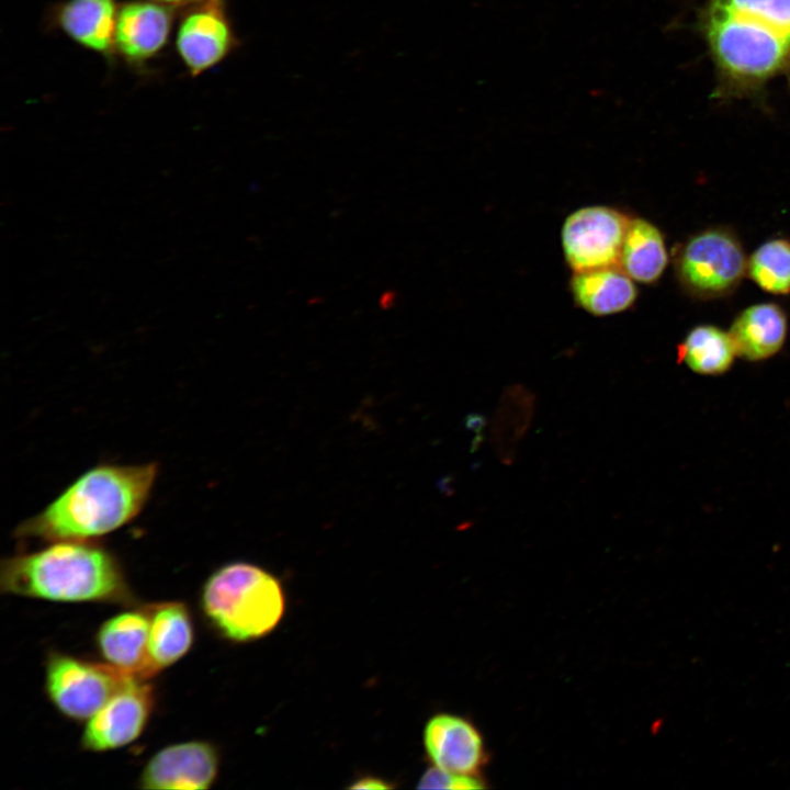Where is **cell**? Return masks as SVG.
Segmentation results:
<instances>
[{
  "mask_svg": "<svg viewBox=\"0 0 790 790\" xmlns=\"http://www.w3.org/2000/svg\"><path fill=\"white\" fill-rule=\"evenodd\" d=\"M747 256L730 228L702 229L678 245L673 253L676 281L682 292L699 301L734 293L747 275Z\"/></svg>",
  "mask_w": 790,
  "mask_h": 790,
  "instance_id": "5",
  "label": "cell"
},
{
  "mask_svg": "<svg viewBox=\"0 0 790 790\" xmlns=\"http://www.w3.org/2000/svg\"><path fill=\"white\" fill-rule=\"evenodd\" d=\"M747 276L764 292L790 294V239L771 238L747 258Z\"/></svg>",
  "mask_w": 790,
  "mask_h": 790,
  "instance_id": "21",
  "label": "cell"
},
{
  "mask_svg": "<svg viewBox=\"0 0 790 790\" xmlns=\"http://www.w3.org/2000/svg\"><path fill=\"white\" fill-rule=\"evenodd\" d=\"M737 352L729 330L715 325L692 327L677 346V360L691 372L719 376L731 370Z\"/></svg>",
  "mask_w": 790,
  "mask_h": 790,
  "instance_id": "19",
  "label": "cell"
},
{
  "mask_svg": "<svg viewBox=\"0 0 790 790\" xmlns=\"http://www.w3.org/2000/svg\"><path fill=\"white\" fill-rule=\"evenodd\" d=\"M393 786L387 785L384 780L373 777L359 779L350 786L351 789H390Z\"/></svg>",
  "mask_w": 790,
  "mask_h": 790,
  "instance_id": "23",
  "label": "cell"
},
{
  "mask_svg": "<svg viewBox=\"0 0 790 790\" xmlns=\"http://www.w3.org/2000/svg\"><path fill=\"white\" fill-rule=\"evenodd\" d=\"M119 5L116 0H64L49 9L47 19L76 44L112 61Z\"/></svg>",
  "mask_w": 790,
  "mask_h": 790,
  "instance_id": "14",
  "label": "cell"
},
{
  "mask_svg": "<svg viewBox=\"0 0 790 790\" xmlns=\"http://www.w3.org/2000/svg\"><path fill=\"white\" fill-rule=\"evenodd\" d=\"M159 465L98 464L78 476L42 511L22 521L18 539L95 542L132 522L146 506Z\"/></svg>",
  "mask_w": 790,
  "mask_h": 790,
  "instance_id": "1",
  "label": "cell"
},
{
  "mask_svg": "<svg viewBox=\"0 0 790 790\" xmlns=\"http://www.w3.org/2000/svg\"><path fill=\"white\" fill-rule=\"evenodd\" d=\"M155 703V689L148 680L128 681L87 721L81 748L101 753L133 743L146 729Z\"/></svg>",
  "mask_w": 790,
  "mask_h": 790,
  "instance_id": "9",
  "label": "cell"
},
{
  "mask_svg": "<svg viewBox=\"0 0 790 790\" xmlns=\"http://www.w3.org/2000/svg\"><path fill=\"white\" fill-rule=\"evenodd\" d=\"M703 33L718 69L741 86L790 65V0H709Z\"/></svg>",
  "mask_w": 790,
  "mask_h": 790,
  "instance_id": "3",
  "label": "cell"
},
{
  "mask_svg": "<svg viewBox=\"0 0 790 790\" xmlns=\"http://www.w3.org/2000/svg\"><path fill=\"white\" fill-rule=\"evenodd\" d=\"M569 291L579 308L598 317L625 312L637 300L635 282L619 266L573 272Z\"/></svg>",
  "mask_w": 790,
  "mask_h": 790,
  "instance_id": "16",
  "label": "cell"
},
{
  "mask_svg": "<svg viewBox=\"0 0 790 790\" xmlns=\"http://www.w3.org/2000/svg\"><path fill=\"white\" fill-rule=\"evenodd\" d=\"M147 606L117 613L104 621L95 634L97 648L105 663L142 680L154 677L148 653Z\"/></svg>",
  "mask_w": 790,
  "mask_h": 790,
  "instance_id": "13",
  "label": "cell"
},
{
  "mask_svg": "<svg viewBox=\"0 0 790 790\" xmlns=\"http://www.w3.org/2000/svg\"><path fill=\"white\" fill-rule=\"evenodd\" d=\"M135 678L108 663L50 652L45 662V691L58 712L88 721L121 688Z\"/></svg>",
  "mask_w": 790,
  "mask_h": 790,
  "instance_id": "6",
  "label": "cell"
},
{
  "mask_svg": "<svg viewBox=\"0 0 790 790\" xmlns=\"http://www.w3.org/2000/svg\"><path fill=\"white\" fill-rule=\"evenodd\" d=\"M173 8H185L204 0H153Z\"/></svg>",
  "mask_w": 790,
  "mask_h": 790,
  "instance_id": "24",
  "label": "cell"
},
{
  "mask_svg": "<svg viewBox=\"0 0 790 790\" xmlns=\"http://www.w3.org/2000/svg\"><path fill=\"white\" fill-rule=\"evenodd\" d=\"M219 755L210 742L193 740L156 752L143 767L137 787L147 790H205L218 775Z\"/></svg>",
  "mask_w": 790,
  "mask_h": 790,
  "instance_id": "10",
  "label": "cell"
},
{
  "mask_svg": "<svg viewBox=\"0 0 790 790\" xmlns=\"http://www.w3.org/2000/svg\"><path fill=\"white\" fill-rule=\"evenodd\" d=\"M1 591L55 602L134 606L122 564L97 542L55 541L7 557L0 568Z\"/></svg>",
  "mask_w": 790,
  "mask_h": 790,
  "instance_id": "2",
  "label": "cell"
},
{
  "mask_svg": "<svg viewBox=\"0 0 790 790\" xmlns=\"http://www.w3.org/2000/svg\"><path fill=\"white\" fill-rule=\"evenodd\" d=\"M417 788L472 790L482 789L484 785L476 776L454 774L432 766L424 772Z\"/></svg>",
  "mask_w": 790,
  "mask_h": 790,
  "instance_id": "22",
  "label": "cell"
},
{
  "mask_svg": "<svg viewBox=\"0 0 790 790\" xmlns=\"http://www.w3.org/2000/svg\"><path fill=\"white\" fill-rule=\"evenodd\" d=\"M174 9L153 0L120 3L114 31L115 56L136 69L158 57L168 45Z\"/></svg>",
  "mask_w": 790,
  "mask_h": 790,
  "instance_id": "11",
  "label": "cell"
},
{
  "mask_svg": "<svg viewBox=\"0 0 790 790\" xmlns=\"http://www.w3.org/2000/svg\"><path fill=\"white\" fill-rule=\"evenodd\" d=\"M631 216L608 205H587L572 212L561 229L566 264L573 272L618 266Z\"/></svg>",
  "mask_w": 790,
  "mask_h": 790,
  "instance_id": "7",
  "label": "cell"
},
{
  "mask_svg": "<svg viewBox=\"0 0 790 790\" xmlns=\"http://www.w3.org/2000/svg\"><path fill=\"white\" fill-rule=\"evenodd\" d=\"M534 395L521 385L508 387L501 396L493 422L494 447L500 460L511 463L518 442L533 414Z\"/></svg>",
  "mask_w": 790,
  "mask_h": 790,
  "instance_id": "20",
  "label": "cell"
},
{
  "mask_svg": "<svg viewBox=\"0 0 790 790\" xmlns=\"http://www.w3.org/2000/svg\"><path fill=\"white\" fill-rule=\"evenodd\" d=\"M424 743L433 766L445 771L476 776L486 761L479 731L459 715L439 713L429 719Z\"/></svg>",
  "mask_w": 790,
  "mask_h": 790,
  "instance_id": "12",
  "label": "cell"
},
{
  "mask_svg": "<svg viewBox=\"0 0 790 790\" xmlns=\"http://www.w3.org/2000/svg\"><path fill=\"white\" fill-rule=\"evenodd\" d=\"M224 0H204L183 8L176 50L191 77L212 69L237 47Z\"/></svg>",
  "mask_w": 790,
  "mask_h": 790,
  "instance_id": "8",
  "label": "cell"
},
{
  "mask_svg": "<svg viewBox=\"0 0 790 790\" xmlns=\"http://www.w3.org/2000/svg\"><path fill=\"white\" fill-rule=\"evenodd\" d=\"M669 262L662 230L643 217H631L618 266L634 281L652 285L659 281Z\"/></svg>",
  "mask_w": 790,
  "mask_h": 790,
  "instance_id": "18",
  "label": "cell"
},
{
  "mask_svg": "<svg viewBox=\"0 0 790 790\" xmlns=\"http://www.w3.org/2000/svg\"><path fill=\"white\" fill-rule=\"evenodd\" d=\"M149 616L148 653L154 675L187 655L194 643V624L182 601L147 605Z\"/></svg>",
  "mask_w": 790,
  "mask_h": 790,
  "instance_id": "17",
  "label": "cell"
},
{
  "mask_svg": "<svg viewBox=\"0 0 790 790\" xmlns=\"http://www.w3.org/2000/svg\"><path fill=\"white\" fill-rule=\"evenodd\" d=\"M789 330L788 315L775 302H761L742 309L729 332L737 357L749 362L766 361L783 348Z\"/></svg>",
  "mask_w": 790,
  "mask_h": 790,
  "instance_id": "15",
  "label": "cell"
},
{
  "mask_svg": "<svg viewBox=\"0 0 790 790\" xmlns=\"http://www.w3.org/2000/svg\"><path fill=\"white\" fill-rule=\"evenodd\" d=\"M200 608L207 623L223 637L248 642L270 633L284 613L279 580L248 562H230L204 582Z\"/></svg>",
  "mask_w": 790,
  "mask_h": 790,
  "instance_id": "4",
  "label": "cell"
}]
</instances>
